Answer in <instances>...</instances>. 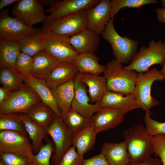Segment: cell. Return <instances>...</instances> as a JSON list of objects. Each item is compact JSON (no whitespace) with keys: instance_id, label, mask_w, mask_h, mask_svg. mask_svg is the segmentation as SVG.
<instances>
[{"instance_id":"45","label":"cell","mask_w":165,"mask_h":165,"mask_svg":"<svg viewBox=\"0 0 165 165\" xmlns=\"http://www.w3.org/2000/svg\"><path fill=\"white\" fill-rule=\"evenodd\" d=\"M19 0H0V10H2L6 7L13 3L17 2Z\"/></svg>"},{"instance_id":"1","label":"cell","mask_w":165,"mask_h":165,"mask_svg":"<svg viewBox=\"0 0 165 165\" xmlns=\"http://www.w3.org/2000/svg\"><path fill=\"white\" fill-rule=\"evenodd\" d=\"M123 135L130 163L140 161L153 154L152 136L142 124H136L125 130Z\"/></svg>"},{"instance_id":"38","label":"cell","mask_w":165,"mask_h":165,"mask_svg":"<svg viewBox=\"0 0 165 165\" xmlns=\"http://www.w3.org/2000/svg\"><path fill=\"white\" fill-rule=\"evenodd\" d=\"M151 144L153 154L158 156L163 165H165V134H159L152 136Z\"/></svg>"},{"instance_id":"5","label":"cell","mask_w":165,"mask_h":165,"mask_svg":"<svg viewBox=\"0 0 165 165\" xmlns=\"http://www.w3.org/2000/svg\"><path fill=\"white\" fill-rule=\"evenodd\" d=\"M40 29L44 50L60 63L74 64L78 54L71 45L69 36L57 34L42 28Z\"/></svg>"},{"instance_id":"43","label":"cell","mask_w":165,"mask_h":165,"mask_svg":"<svg viewBox=\"0 0 165 165\" xmlns=\"http://www.w3.org/2000/svg\"><path fill=\"white\" fill-rule=\"evenodd\" d=\"M11 92V91L3 86L0 87V105L2 104L7 99Z\"/></svg>"},{"instance_id":"16","label":"cell","mask_w":165,"mask_h":165,"mask_svg":"<svg viewBox=\"0 0 165 165\" xmlns=\"http://www.w3.org/2000/svg\"><path fill=\"white\" fill-rule=\"evenodd\" d=\"M74 81L75 95L71 107L82 116L91 118L101 107L98 103H90V98L87 95L84 84L75 78Z\"/></svg>"},{"instance_id":"40","label":"cell","mask_w":165,"mask_h":165,"mask_svg":"<svg viewBox=\"0 0 165 165\" xmlns=\"http://www.w3.org/2000/svg\"><path fill=\"white\" fill-rule=\"evenodd\" d=\"M0 158L6 165H30L28 158L13 153H0Z\"/></svg>"},{"instance_id":"7","label":"cell","mask_w":165,"mask_h":165,"mask_svg":"<svg viewBox=\"0 0 165 165\" xmlns=\"http://www.w3.org/2000/svg\"><path fill=\"white\" fill-rule=\"evenodd\" d=\"M41 99L31 87L24 85L10 95L0 105V114H26L34 105L40 102Z\"/></svg>"},{"instance_id":"36","label":"cell","mask_w":165,"mask_h":165,"mask_svg":"<svg viewBox=\"0 0 165 165\" xmlns=\"http://www.w3.org/2000/svg\"><path fill=\"white\" fill-rule=\"evenodd\" d=\"M33 57L20 52L16 63L15 68L26 78L31 75Z\"/></svg>"},{"instance_id":"21","label":"cell","mask_w":165,"mask_h":165,"mask_svg":"<svg viewBox=\"0 0 165 165\" xmlns=\"http://www.w3.org/2000/svg\"><path fill=\"white\" fill-rule=\"evenodd\" d=\"M79 72L73 63H60L45 79L49 88L53 89L69 80L73 79Z\"/></svg>"},{"instance_id":"30","label":"cell","mask_w":165,"mask_h":165,"mask_svg":"<svg viewBox=\"0 0 165 165\" xmlns=\"http://www.w3.org/2000/svg\"><path fill=\"white\" fill-rule=\"evenodd\" d=\"M26 114L46 129L52 123L56 116L53 111L41 101L33 106Z\"/></svg>"},{"instance_id":"42","label":"cell","mask_w":165,"mask_h":165,"mask_svg":"<svg viewBox=\"0 0 165 165\" xmlns=\"http://www.w3.org/2000/svg\"><path fill=\"white\" fill-rule=\"evenodd\" d=\"M162 164L159 158H153L150 156L140 161L130 163L129 165H161Z\"/></svg>"},{"instance_id":"12","label":"cell","mask_w":165,"mask_h":165,"mask_svg":"<svg viewBox=\"0 0 165 165\" xmlns=\"http://www.w3.org/2000/svg\"><path fill=\"white\" fill-rule=\"evenodd\" d=\"M12 15L31 27L43 22L46 16L43 5L37 0H19L13 8Z\"/></svg>"},{"instance_id":"49","label":"cell","mask_w":165,"mask_h":165,"mask_svg":"<svg viewBox=\"0 0 165 165\" xmlns=\"http://www.w3.org/2000/svg\"><path fill=\"white\" fill-rule=\"evenodd\" d=\"M0 165H6L1 161H0Z\"/></svg>"},{"instance_id":"47","label":"cell","mask_w":165,"mask_h":165,"mask_svg":"<svg viewBox=\"0 0 165 165\" xmlns=\"http://www.w3.org/2000/svg\"><path fill=\"white\" fill-rule=\"evenodd\" d=\"M160 72L161 74L163 77L164 80H165V61L163 65L162 68L160 71Z\"/></svg>"},{"instance_id":"35","label":"cell","mask_w":165,"mask_h":165,"mask_svg":"<svg viewBox=\"0 0 165 165\" xmlns=\"http://www.w3.org/2000/svg\"><path fill=\"white\" fill-rule=\"evenodd\" d=\"M110 18L114 16L121 9L125 8H139L148 4H156L159 2L156 0H112Z\"/></svg>"},{"instance_id":"9","label":"cell","mask_w":165,"mask_h":165,"mask_svg":"<svg viewBox=\"0 0 165 165\" xmlns=\"http://www.w3.org/2000/svg\"><path fill=\"white\" fill-rule=\"evenodd\" d=\"M46 130L54 145L50 165H56L71 146L73 133L66 126L61 117L56 115Z\"/></svg>"},{"instance_id":"8","label":"cell","mask_w":165,"mask_h":165,"mask_svg":"<svg viewBox=\"0 0 165 165\" xmlns=\"http://www.w3.org/2000/svg\"><path fill=\"white\" fill-rule=\"evenodd\" d=\"M42 28L57 34L70 37L87 28L86 9L44 22Z\"/></svg>"},{"instance_id":"23","label":"cell","mask_w":165,"mask_h":165,"mask_svg":"<svg viewBox=\"0 0 165 165\" xmlns=\"http://www.w3.org/2000/svg\"><path fill=\"white\" fill-rule=\"evenodd\" d=\"M101 152L109 165H129L130 163L124 141L119 143L105 142Z\"/></svg>"},{"instance_id":"25","label":"cell","mask_w":165,"mask_h":165,"mask_svg":"<svg viewBox=\"0 0 165 165\" xmlns=\"http://www.w3.org/2000/svg\"><path fill=\"white\" fill-rule=\"evenodd\" d=\"M97 134L92 126L73 133L72 145L79 154L83 156L94 146Z\"/></svg>"},{"instance_id":"32","label":"cell","mask_w":165,"mask_h":165,"mask_svg":"<svg viewBox=\"0 0 165 165\" xmlns=\"http://www.w3.org/2000/svg\"><path fill=\"white\" fill-rule=\"evenodd\" d=\"M25 78L15 68H1L0 82L2 86L10 91H15L22 87L24 85Z\"/></svg>"},{"instance_id":"14","label":"cell","mask_w":165,"mask_h":165,"mask_svg":"<svg viewBox=\"0 0 165 165\" xmlns=\"http://www.w3.org/2000/svg\"><path fill=\"white\" fill-rule=\"evenodd\" d=\"M111 1L100 0L96 5L86 9L87 28L101 35L111 19Z\"/></svg>"},{"instance_id":"18","label":"cell","mask_w":165,"mask_h":165,"mask_svg":"<svg viewBox=\"0 0 165 165\" xmlns=\"http://www.w3.org/2000/svg\"><path fill=\"white\" fill-rule=\"evenodd\" d=\"M70 43L78 54L95 53L100 42V35L86 28L69 38Z\"/></svg>"},{"instance_id":"3","label":"cell","mask_w":165,"mask_h":165,"mask_svg":"<svg viewBox=\"0 0 165 165\" xmlns=\"http://www.w3.org/2000/svg\"><path fill=\"white\" fill-rule=\"evenodd\" d=\"M165 61V42L161 39L156 42L152 40L147 47H141L132 58L125 69L135 71L138 73L149 71L150 67L154 64L163 65Z\"/></svg>"},{"instance_id":"19","label":"cell","mask_w":165,"mask_h":165,"mask_svg":"<svg viewBox=\"0 0 165 165\" xmlns=\"http://www.w3.org/2000/svg\"><path fill=\"white\" fill-rule=\"evenodd\" d=\"M75 78L88 86L92 103H99L107 91L106 79L104 76L79 72Z\"/></svg>"},{"instance_id":"44","label":"cell","mask_w":165,"mask_h":165,"mask_svg":"<svg viewBox=\"0 0 165 165\" xmlns=\"http://www.w3.org/2000/svg\"><path fill=\"white\" fill-rule=\"evenodd\" d=\"M159 21L165 23V9L163 8H158L156 9Z\"/></svg>"},{"instance_id":"17","label":"cell","mask_w":165,"mask_h":165,"mask_svg":"<svg viewBox=\"0 0 165 165\" xmlns=\"http://www.w3.org/2000/svg\"><path fill=\"white\" fill-rule=\"evenodd\" d=\"M101 107L118 110L126 114L133 110L141 108L133 94L126 95L107 90L99 103Z\"/></svg>"},{"instance_id":"39","label":"cell","mask_w":165,"mask_h":165,"mask_svg":"<svg viewBox=\"0 0 165 165\" xmlns=\"http://www.w3.org/2000/svg\"><path fill=\"white\" fill-rule=\"evenodd\" d=\"M84 159L83 156L79 154L72 145L64 154L56 165H82Z\"/></svg>"},{"instance_id":"27","label":"cell","mask_w":165,"mask_h":165,"mask_svg":"<svg viewBox=\"0 0 165 165\" xmlns=\"http://www.w3.org/2000/svg\"><path fill=\"white\" fill-rule=\"evenodd\" d=\"M99 59L95 53L78 54L74 64L79 72L99 75L103 73L105 66L98 63Z\"/></svg>"},{"instance_id":"26","label":"cell","mask_w":165,"mask_h":165,"mask_svg":"<svg viewBox=\"0 0 165 165\" xmlns=\"http://www.w3.org/2000/svg\"><path fill=\"white\" fill-rule=\"evenodd\" d=\"M61 112L68 111L71 107L75 95L74 79L51 90Z\"/></svg>"},{"instance_id":"13","label":"cell","mask_w":165,"mask_h":165,"mask_svg":"<svg viewBox=\"0 0 165 165\" xmlns=\"http://www.w3.org/2000/svg\"><path fill=\"white\" fill-rule=\"evenodd\" d=\"M100 0H63L58 1L47 9L50 13L43 22L55 20L64 16L86 10L96 5Z\"/></svg>"},{"instance_id":"22","label":"cell","mask_w":165,"mask_h":165,"mask_svg":"<svg viewBox=\"0 0 165 165\" xmlns=\"http://www.w3.org/2000/svg\"><path fill=\"white\" fill-rule=\"evenodd\" d=\"M33 57L31 75L32 76L38 78L45 79L60 63L44 50Z\"/></svg>"},{"instance_id":"24","label":"cell","mask_w":165,"mask_h":165,"mask_svg":"<svg viewBox=\"0 0 165 165\" xmlns=\"http://www.w3.org/2000/svg\"><path fill=\"white\" fill-rule=\"evenodd\" d=\"M25 130L31 141L32 149L37 154L48 134L46 129L30 119L25 114H20Z\"/></svg>"},{"instance_id":"34","label":"cell","mask_w":165,"mask_h":165,"mask_svg":"<svg viewBox=\"0 0 165 165\" xmlns=\"http://www.w3.org/2000/svg\"><path fill=\"white\" fill-rule=\"evenodd\" d=\"M55 149L51 141L48 139L38 153L33 154L29 159L30 165H50V160Z\"/></svg>"},{"instance_id":"33","label":"cell","mask_w":165,"mask_h":165,"mask_svg":"<svg viewBox=\"0 0 165 165\" xmlns=\"http://www.w3.org/2000/svg\"><path fill=\"white\" fill-rule=\"evenodd\" d=\"M10 130L27 136L20 114H0V131Z\"/></svg>"},{"instance_id":"10","label":"cell","mask_w":165,"mask_h":165,"mask_svg":"<svg viewBox=\"0 0 165 165\" xmlns=\"http://www.w3.org/2000/svg\"><path fill=\"white\" fill-rule=\"evenodd\" d=\"M39 30L27 25L17 18L10 16L7 9L3 10L1 13L0 38L17 42Z\"/></svg>"},{"instance_id":"11","label":"cell","mask_w":165,"mask_h":165,"mask_svg":"<svg viewBox=\"0 0 165 165\" xmlns=\"http://www.w3.org/2000/svg\"><path fill=\"white\" fill-rule=\"evenodd\" d=\"M27 137L14 131H0V153H12L29 159L33 153Z\"/></svg>"},{"instance_id":"2","label":"cell","mask_w":165,"mask_h":165,"mask_svg":"<svg viewBox=\"0 0 165 165\" xmlns=\"http://www.w3.org/2000/svg\"><path fill=\"white\" fill-rule=\"evenodd\" d=\"M107 90L124 95L133 94L137 72L125 69L115 58L106 63L103 72Z\"/></svg>"},{"instance_id":"46","label":"cell","mask_w":165,"mask_h":165,"mask_svg":"<svg viewBox=\"0 0 165 165\" xmlns=\"http://www.w3.org/2000/svg\"><path fill=\"white\" fill-rule=\"evenodd\" d=\"M39 1L43 5H49L50 6L54 5L58 1V0H40Z\"/></svg>"},{"instance_id":"15","label":"cell","mask_w":165,"mask_h":165,"mask_svg":"<svg viewBox=\"0 0 165 165\" xmlns=\"http://www.w3.org/2000/svg\"><path fill=\"white\" fill-rule=\"evenodd\" d=\"M125 114L116 109L101 107L91 118L92 126L97 134L107 130L121 123Z\"/></svg>"},{"instance_id":"29","label":"cell","mask_w":165,"mask_h":165,"mask_svg":"<svg viewBox=\"0 0 165 165\" xmlns=\"http://www.w3.org/2000/svg\"><path fill=\"white\" fill-rule=\"evenodd\" d=\"M60 117L73 133L92 126L91 118L82 116L74 110L71 107L67 111L61 112Z\"/></svg>"},{"instance_id":"31","label":"cell","mask_w":165,"mask_h":165,"mask_svg":"<svg viewBox=\"0 0 165 165\" xmlns=\"http://www.w3.org/2000/svg\"><path fill=\"white\" fill-rule=\"evenodd\" d=\"M17 42L21 52L32 57L44 50L40 29L38 31L23 38Z\"/></svg>"},{"instance_id":"48","label":"cell","mask_w":165,"mask_h":165,"mask_svg":"<svg viewBox=\"0 0 165 165\" xmlns=\"http://www.w3.org/2000/svg\"><path fill=\"white\" fill-rule=\"evenodd\" d=\"M161 1L162 2L161 5L163 8L165 9V0H161Z\"/></svg>"},{"instance_id":"4","label":"cell","mask_w":165,"mask_h":165,"mask_svg":"<svg viewBox=\"0 0 165 165\" xmlns=\"http://www.w3.org/2000/svg\"><path fill=\"white\" fill-rule=\"evenodd\" d=\"M101 35L110 44L115 59L119 63H128L137 53V41L120 36L115 28L113 19L110 20Z\"/></svg>"},{"instance_id":"6","label":"cell","mask_w":165,"mask_h":165,"mask_svg":"<svg viewBox=\"0 0 165 165\" xmlns=\"http://www.w3.org/2000/svg\"><path fill=\"white\" fill-rule=\"evenodd\" d=\"M164 80L160 71L156 68L146 72L138 73L133 94L141 108L145 112L160 104V102L152 96L151 88L155 81Z\"/></svg>"},{"instance_id":"20","label":"cell","mask_w":165,"mask_h":165,"mask_svg":"<svg viewBox=\"0 0 165 165\" xmlns=\"http://www.w3.org/2000/svg\"><path fill=\"white\" fill-rule=\"evenodd\" d=\"M24 82L36 92L42 102L49 107L56 115L60 116L61 112L45 79L35 78L30 75L25 78Z\"/></svg>"},{"instance_id":"28","label":"cell","mask_w":165,"mask_h":165,"mask_svg":"<svg viewBox=\"0 0 165 165\" xmlns=\"http://www.w3.org/2000/svg\"><path fill=\"white\" fill-rule=\"evenodd\" d=\"M20 52L17 42L0 38L1 68H15L16 62Z\"/></svg>"},{"instance_id":"37","label":"cell","mask_w":165,"mask_h":165,"mask_svg":"<svg viewBox=\"0 0 165 165\" xmlns=\"http://www.w3.org/2000/svg\"><path fill=\"white\" fill-rule=\"evenodd\" d=\"M151 111L145 112L144 121L148 133L152 136L159 134H165V122H160L151 117Z\"/></svg>"},{"instance_id":"41","label":"cell","mask_w":165,"mask_h":165,"mask_svg":"<svg viewBox=\"0 0 165 165\" xmlns=\"http://www.w3.org/2000/svg\"><path fill=\"white\" fill-rule=\"evenodd\" d=\"M82 165H109L104 154L101 153L91 158L84 159Z\"/></svg>"}]
</instances>
